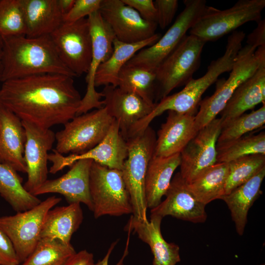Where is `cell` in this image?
<instances>
[{"label":"cell","mask_w":265,"mask_h":265,"mask_svg":"<svg viewBox=\"0 0 265 265\" xmlns=\"http://www.w3.org/2000/svg\"><path fill=\"white\" fill-rule=\"evenodd\" d=\"M21 0H0V36L26 35Z\"/></svg>","instance_id":"8d00e7d4"},{"label":"cell","mask_w":265,"mask_h":265,"mask_svg":"<svg viewBox=\"0 0 265 265\" xmlns=\"http://www.w3.org/2000/svg\"><path fill=\"white\" fill-rule=\"evenodd\" d=\"M117 87L137 94L150 105L156 104L154 102L156 90L155 72L126 64L119 73Z\"/></svg>","instance_id":"1f68e13d"},{"label":"cell","mask_w":265,"mask_h":265,"mask_svg":"<svg viewBox=\"0 0 265 265\" xmlns=\"http://www.w3.org/2000/svg\"><path fill=\"white\" fill-rule=\"evenodd\" d=\"M89 190L94 216H119L131 213L132 206L121 170L110 169L93 161Z\"/></svg>","instance_id":"5b68a950"},{"label":"cell","mask_w":265,"mask_h":265,"mask_svg":"<svg viewBox=\"0 0 265 265\" xmlns=\"http://www.w3.org/2000/svg\"><path fill=\"white\" fill-rule=\"evenodd\" d=\"M265 176V167L248 181L224 195L221 199L230 210L236 231L239 236H242L244 233L249 210L262 193L261 186Z\"/></svg>","instance_id":"4316f807"},{"label":"cell","mask_w":265,"mask_h":265,"mask_svg":"<svg viewBox=\"0 0 265 265\" xmlns=\"http://www.w3.org/2000/svg\"><path fill=\"white\" fill-rule=\"evenodd\" d=\"M58 4L64 17L71 10L75 0H57Z\"/></svg>","instance_id":"f6af8a7d"},{"label":"cell","mask_w":265,"mask_h":265,"mask_svg":"<svg viewBox=\"0 0 265 265\" xmlns=\"http://www.w3.org/2000/svg\"><path fill=\"white\" fill-rule=\"evenodd\" d=\"M184 3V10L164 35L153 45L138 52L126 64L155 71L177 47L207 7L205 0H185Z\"/></svg>","instance_id":"9c48e42d"},{"label":"cell","mask_w":265,"mask_h":265,"mask_svg":"<svg viewBox=\"0 0 265 265\" xmlns=\"http://www.w3.org/2000/svg\"><path fill=\"white\" fill-rule=\"evenodd\" d=\"M161 37L156 33L151 37L133 43L113 41V51L110 57L99 67L95 78L96 87L111 85L117 86L119 73L126 63L140 50L152 46Z\"/></svg>","instance_id":"83f0119b"},{"label":"cell","mask_w":265,"mask_h":265,"mask_svg":"<svg viewBox=\"0 0 265 265\" xmlns=\"http://www.w3.org/2000/svg\"><path fill=\"white\" fill-rule=\"evenodd\" d=\"M156 135L149 126L142 132L127 140L128 154L122 171L130 195L132 216L140 221H147L145 190L146 171L154 155Z\"/></svg>","instance_id":"3957f363"},{"label":"cell","mask_w":265,"mask_h":265,"mask_svg":"<svg viewBox=\"0 0 265 265\" xmlns=\"http://www.w3.org/2000/svg\"><path fill=\"white\" fill-rule=\"evenodd\" d=\"M157 11V24L161 29L169 25L178 7L177 0H156L154 1Z\"/></svg>","instance_id":"f35d334b"},{"label":"cell","mask_w":265,"mask_h":265,"mask_svg":"<svg viewBox=\"0 0 265 265\" xmlns=\"http://www.w3.org/2000/svg\"><path fill=\"white\" fill-rule=\"evenodd\" d=\"M26 35H50L63 22L57 0H21Z\"/></svg>","instance_id":"d4e9b609"},{"label":"cell","mask_w":265,"mask_h":265,"mask_svg":"<svg viewBox=\"0 0 265 265\" xmlns=\"http://www.w3.org/2000/svg\"><path fill=\"white\" fill-rule=\"evenodd\" d=\"M93 160L80 159L62 176L46 180L32 194L37 196L55 193L63 195L68 203L85 204L92 211V204L89 190V177Z\"/></svg>","instance_id":"ffe728a7"},{"label":"cell","mask_w":265,"mask_h":265,"mask_svg":"<svg viewBox=\"0 0 265 265\" xmlns=\"http://www.w3.org/2000/svg\"><path fill=\"white\" fill-rule=\"evenodd\" d=\"M265 123V104L249 113L222 121L216 146L236 140L247 132L260 128Z\"/></svg>","instance_id":"e575fe53"},{"label":"cell","mask_w":265,"mask_h":265,"mask_svg":"<svg viewBox=\"0 0 265 265\" xmlns=\"http://www.w3.org/2000/svg\"><path fill=\"white\" fill-rule=\"evenodd\" d=\"M135 9L145 20L157 24V11L152 0H122Z\"/></svg>","instance_id":"60d3db41"},{"label":"cell","mask_w":265,"mask_h":265,"mask_svg":"<svg viewBox=\"0 0 265 265\" xmlns=\"http://www.w3.org/2000/svg\"><path fill=\"white\" fill-rule=\"evenodd\" d=\"M20 263L11 241L0 228V265H19Z\"/></svg>","instance_id":"ab89813d"},{"label":"cell","mask_w":265,"mask_h":265,"mask_svg":"<svg viewBox=\"0 0 265 265\" xmlns=\"http://www.w3.org/2000/svg\"><path fill=\"white\" fill-rule=\"evenodd\" d=\"M53 151V153L49 154L48 160L52 163L49 172L53 174L82 159H91L109 168L122 170L128 154L127 140L121 134L115 119L103 139L88 151L67 156L54 149Z\"/></svg>","instance_id":"4fadbf2b"},{"label":"cell","mask_w":265,"mask_h":265,"mask_svg":"<svg viewBox=\"0 0 265 265\" xmlns=\"http://www.w3.org/2000/svg\"><path fill=\"white\" fill-rule=\"evenodd\" d=\"M63 265H95L94 256L86 250L76 252Z\"/></svg>","instance_id":"7bdbcfd3"},{"label":"cell","mask_w":265,"mask_h":265,"mask_svg":"<svg viewBox=\"0 0 265 265\" xmlns=\"http://www.w3.org/2000/svg\"><path fill=\"white\" fill-rule=\"evenodd\" d=\"M198 132L194 114L168 111L166 121L158 132L154 155L166 157L180 154Z\"/></svg>","instance_id":"44dd1931"},{"label":"cell","mask_w":265,"mask_h":265,"mask_svg":"<svg viewBox=\"0 0 265 265\" xmlns=\"http://www.w3.org/2000/svg\"><path fill=\"white\" fill-rule=\"evenodd\" d=\"M22 182L15 169L0 163V195L17 212L29 210L41 202L25 188Z\"/></svg>","instance_id":"4dcf8cb0"},{"label":"cell","mask_w":265,"mask_h":265,"mask_svg":"<svg viewBox=\"0 0 265 265\" xmlns=\"http://www.w3.org/2000/svg\"><path fill=\"white\" fill-rule=\"evenodd\" d=\"M82 97L73 77L43 74L2 82L0 101L22 121L46 129L65 124L77 115Z\"/></svg>","instance_id":"6da1fadb"},{"label":"cell","mask_w":265,"mask_h":265,"mask_svg":"<svg viewBox=\"0 0 265 265\" xmlns=\"http://www.w3.org/2000/svg\"><path fill=\"white\" fill-rule=\"evenodd\" d=\"M205 42L192 35H186L177 47L155 71L157 97L168 96L174 88L186 85L201 62Z\"/></svg>","instance_id":"ba28073f"},{"label":"cell","mask_w":265,"mask_h":265,"mask_svg":"<svg viewBox=\"0 0 265 265\" xmlns=\"http://www.w3.org/2000/svg\"><path fill=\"white\" fill-rule=\"evenodd\" d=\"M3 49V41L2 37L0 36V82L2 73V63Z\"/></svg>","instance_id":"bcb514c9"},{"label":"cell","mask_w":265,"mask_h":265,"mask_svg":"<svg viewBox=\"0 0 265 265\" xmlns=\"http://www.w3.org/2000/svg\"><path fill=\"white\" fill-rule=\"evenodd\" d=\"M0 82L25 77L59 74L76 76L60 58L50 35L4 37Z\"/></svg>","instance_id":"7a4b0ae2"},{"label":"cell","mask_w":265,"mask_h":265,"mask_svg":"<svg viewBox=\"0 0 265 265\" xmlns=\"http://www.w3.org/2000/svg\"><path fill=\"white\" fill-rule=\"evenodd\" d=\"M265 61V47L257 48L246 45L239 51L228 78L217 85L214 93L201 101L195 115L198 131L216 118L237 88L251 77Z\"/></svg>","instance_id":"277c9868"},{"label":"cell","mask_w":265,"mask_h":265,"mask_svg":"<svg viewBox=\"0 0 265 265\" xmlns=\"http://www.w3.org/2000/svg\"><path fill=\"white\" fill-rule=\"evenodd\" d=\"M99 11L110 27L115 38L121 42L136 43L156 33V23L145 20L122 0H102Z\"/></svg>","instance_id":"2e32d148"},{"label":"cell","mask_w":265,"mask_h":265,"mask_svg":"<svg viewBox=\"0 0 265 265\" xmlns=\"http://www.w3.org/2000/svg\"></svg>","instance_id":"7dc6e473"},{"label":"cell","mask_w":265,"mask_h":265,"mask_svg":"<svg viewBox=\"0 0 265 265\" xmlns=\"http://www.w3.org/2000/svg\"><path fill=\"white\" fill-rule=\"evenodd\" d=\"M165 195V199L151 210V214L162 218L170 215L194 223L206 220V205L193 195L179 172L172 179Z\"/></svg>","instance_id":"ac0fdd59"},{"label":"cell","mask_w":265,"mask_h":265,"mask_svg":"<svg viewBox=\"0 0 265 265\" xmlns=\"http://www.w3.org/2000/svg\"><path fill=\"white\" fill-rule=\"evenodd\" d=\"M101 92L104 107L118 122L126 140L131 128L149 114L156 105H150L137 94L111 85L105 86Z\"/></svg>","instance_id":"d6986e66"},{"label":"cell","mask_w":265,"mask_h":265,"mask_svg":"<svg viewBox=\"0 0 265 265\" xmlns=\"http://www.w3.org/2000/svg\"><path fill=\"white\" fill-rule=\"evenodd\" d=\"M129 239H128V241L127 242L126 244V247L125 249V250L124 251V254L120 260L119 261V262L116 265H123V261L126 257V256L128 254V244H129ZM117 243V241H115L113 242L111 245H110V247L109 248L106 255L103 258V259L102 260H100L97 263L95 264V265H108V260L109 256L114 248L115 245Z\"/></svg>","instance_id":"ee69618b"},{"label":"cell","mask_w":265,"mask_h":265,"mask_svg":"<svg viewBox=\"0 0 265 265\" xmlns=\"http://www.w3.org/2000/svg\"><path fill=\"white\" fill-rule=\"evenodd\" d=\"M83 220V212L80 203H70L65 206L56 207L47 213L40 238L56 239L70 243L73 234Z\"/></svg>","instance_id":"f1b7e54d"},{"label":"cell","mask_w":265,"mask_h":265,"mask_svg":"<svg viewBox=\"0 0 265 265\" xmlns=\"http://www.w3.org/2000/svg\"><path fill=\"white\" fill-rule=\"evenodd\" d=\"M181 163L180 154L162 157L153 155L148 165L145 183L147 208L157 207L170 184L173 174Z\"/></svg>","instance_id":"484cf974"},{"label":"cell","mask_w":265,"mask_h":265,"mask_svg":"<svg viewBox=\"0 0 265 265\" xmlns=\"http://www.w3.org/2000/svg\"><path fill=\"white\" fill-rule=\"evenodd\" d=\"M76 253L71 243L40 238L33 252L21 265H63Z\"/></svg>","instance_id":"d6a6232c"},{"label":"cell","mask_w":265,"mask_h":265,"mask_svg":"<svg viewBox=\"0 0 265 265\" xmlns=\"http://www.w3.org/2000/svg\"><path fill=\"white\" fill-rule=\"evenodd\" d=\"M61 201L60 197L51 196L29 210L0 217V228L11 241L21 263L31 254L40 239L47 213Z\"/></svg>","instance_id":"30bf717a"},{"label":"cell","mask_w":265,"mask_h":265,"mask_svg":"<svg viewBox=\"0 0 265 265\" xmlns=\"http://www.w3.org/2000/svg\"><path fill=\"white\" fill-rule=\"evenodd\" d=\"M65 65L76 77L87 73L92 56V39L87 18L63 23L50 35Z\"/></svg>","instance_id":"8fae6325"},{"label":"cell","mask_w":265,"mask_h":265,"mask_svg":"<svg viewBox=\"0 0 265 265\" xmlns=\"http://www.w3.org/2000/svg\"><path fill=\"white\" fill-rule=\"evenodd\" d=\"M222 123L220 118L212 120L198 131L181 152L179 173L187 184L216 163V143Z\"/></svg>","instance_id":"9a60e30c"},{"label":"cell","mask_w":265,"mask_h":265,"mask_svg":"<svg viewBox=\"0 0 265 265\" xmlns=\"http://www.w3.org/2000/svg\"><path fill=\"white\" fill-rule=\"evenodd\" d=\"M245 36V33L242 31L232 32L228 38L224 54L211 62L203 76L191 79L182 90L176 93L177 102L184 111H196L201 97L206 90L217 80L220 75L231 71Z\"/></svg>","instance_id":"5bb4252c"},{"label":"cell","mask_w":265,"mask_h":265,"mask_svg":"<svg viewBox=\"0 0 265 265\" xmlns=\"http://www.w3.org/2000/svg\"><path fill=\"white\" fill-rule=\"evenodd\" d=\"M216 162L228 163L239 158L255 154L265 155V132L243 135L216 146Z\"/></svg>","instance_id":"836d02e7"},{"label":"cell","mask_w":265,"mask_h":265,"mask_svg":"<svg viewBox=\"0 0 265 265\" xmlns=\"http://www.w3.org/2000/svg\"><path fill=\"white\" fill-rule=\"evenodd\" d=\"M265 7V0H239L232 7L219 10L207 6L190 29L189 34L205 43L215 41L249 22L258 23Z\"/></svg>","instance_id":"52a82bcc"},{"label":"cell","mask_w":265,"mask_h":265,"mask_svg":"<svg viewBox=\"0 0 265 265\" xmlns=\"http://www.w3.org/2000/svg\"><path fill=\"white\" fill-rule=\"evenodd\" d=\"M228 164L225 194L248 181L265 167V155H250L231 161Z\"/></svg>","instance_id":"d590c367"},{"label":"cell","mask_w":265,"mask_h":265,"mask_svg":"<svg viewBox=\"0 0 265 265\" xmlns=\"http://www.w3.org/2000/svg\"><path fill=\"white\" fill-rule=\"evenodd\" d=\"M92 39V56L85 81L86 92L82 98L80 107L76 116L88 112L92 108H100L104 105L102 92L95 89V78L100 66L106 61L113 51L115 35L110 27L102 17L99 11L87 17Z\"/></svg>","instance_id":"7c38bea8"},{"label":"cell","mask_w":265,"mask_h":265,"mask_svg":"<svg viewBox=\"0 0 265 265\" xmlns=\"http://www.w3.org/2000/svg\"><path fill=\"white\" fill-rule=\"evenodd\" d=\"M26 135L22 120L0 104V163L27 172L24 159Z\"/></svg>","instance_id":"7402d4cb"},{"label":"cell","mask_w":265,"mask_h":265,"mask_svg":"<svg viewBox=\"0 0 265 265\" xmlns=\"http://www.w3.org/2000/svg\"><path fill=\"white\" fill-rule=\"evenodd\" d=\"M265 104V61L257 71L242 82L219 113L222 121H226L253 109L258 104Z\"/></svg>","instance_id":"cb8c5ba5"},{"label":"cell","mask_w":265,"mask_h":265,"mask_svg":"<svg viewBox=\"0 0 265 265\" xmlns=\"http://www.w3.org/2000/svg\"><path fill=\"white\" fill-rule=\"evenodd\" d=\"M257 23V27L250 33L246 42L247 45L257 48L265 47V21L261 20Z\"/></svg>","instance_id":"b9f144b4"},{"label":"cell","mask_w":265,"mask_h":265,"mask_svg":"<svg viewBox=\"0 0 265 265\" xmlns=\"http://www.w3.org/2000/svg\"><path fill=\"white\" fill-rule=\"evenodd\" d=\"M102 0H75L71 10L63 17V22L72 23L88 17L99 10Z\"/></svg>","instance_id":"74e56055"},{"label":"cell","mask_w":265,"mask_h":265,"mask_svg":"<svg viewBox=\"0 0 265 265\" xmlns=\"http://www.w3.org/2000/svg\"><path fill=\"white\" fill-rule=\"evenodd\" d=\"M228 163L216 162L187 184L196 198L205 205L225 194Z\"/></svg>","instance_id":"f546056e"},{"label":"cell","mask_w":265,"mask_h":265,"mask_svg":"<svg viewBox=\"0 0 265 265\" xmlns=\"http://www.w3.org/2000/svg\"><path fill=\"white\" fill-rule=\"evenodd\" d=\"M162 217L151 214L150 221H140L132 216L125 229L133 231L138 238L148 244L154 256L153 265H175L181 261L180 248L163 238L160 225Z\"/></svg>","instance_id":"603a6c76"},{"label":"cell","mask_w":265,"mask_h":265,"mask_svg":"<svg viewBox=\"0 0 265 265\" xmlns=\"http://www.w3.org/2000/svg\"><path fill=\"white\" fill-rule=\"evenodd\" d=\"M114 120L104 106L76 116L55 133L54 150L61 155L86 152L103 139Z\"/></svg>","instance_id":"8992f818"},{"label":"cell","mask_w":265,"mask_h":265,"mask_svg":"<svg viewBox=\"0 0 265 265\" xmlns=\"http://www.w3.org/2000/svg\"><path fill=\"white\" fill-rule=\"evenodd\" d=\"M22 122L26 135L24 159L27 174L24 186L32 194L48 180V151L55 140V133L51 129H43L26 121Z\"/></svg>","instance_id":"e0dca14e"}]
</instances>
